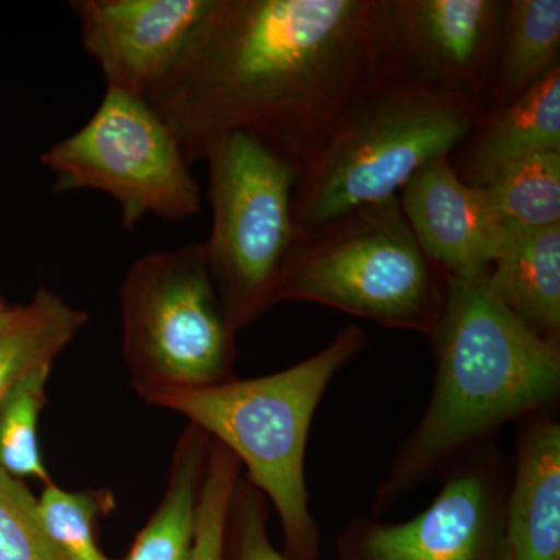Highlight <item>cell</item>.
<instances>
[{"label":"cell","instance_id":"obj_1","mask_svg":"<svg viewBox=\"0 0 560 560\" xmlns=\"http://www.w3.org/2000/svg\"><path fill=\"white\" fill-rule=\"evenodd\" d=\"M399 58L394 0H213L143 98L190 165L243 132L302 173L350 103Z\"/></svg>","mask_w":560,"mask_h":560},{"label":"cell","instance_id":"obj_2","mask_svg":"<svg viewBox=\"0 0 560 560\" xmlns=\"http://www.w3.org/2000/svg\"><path fill=\"white\" fill-rule=\"evenodd\" d=\"M436 374L425 411L375 489L381 517L500 431L558 410L560 346L550 345L499 301L486 275L448 278L447 298L429 338Z\"/></svg>","mask_w":560,"mask_h":560},{"label":"cell","instance_id":"obj_3","mask_svg":"<svg viewBox=\"0 0 560 560\" xmlns=\"http://www.w3.org/2000/svg\"><path fill=\"white\" fill-rule=\"evenodd\" d=\"M466 92L394 62L355 98L302 171L296 237L350 210L397 197L430 162L452 156L485 116Z\"/></svg>","mask_w":560,"mask_h":560},{"label":"cell","instance_id":"obj_4","mask_svg":"<svg viewBox=\"0 0 560 560\" xmlns=\"http://www.w3.org/2000/svg\"><path fill=\"white\" fill-rule=\"evenodd\" d=\"M366 348L364 330L348 324L315 355L276 374L167 390L147 401L189 419L241 460L278 512L287 558L319 560L320 529L305 480L308 434L331 382Z\"/></svg>","mask_w":560,"mask_h":560},{"label":"cell","instance_id":"obj_5","mask_svg":"<svg viewBox=\"0 0 560 560\" xmlns=\"http://www.w3.org/2000/svg\"><path fill=\"white\" fill-rule=\"evenodd\" d=\"M447 283L448 276L420 249L397 195L296 237L275 298L276 304L312 302L430 338Z\"/></svg>","mask_w":560,"mask_h":560},{"label":"cell","instance_id":"obj_6","mask_svg":"<svg viewBox=\"0 0 560 560\" xmlns=\"http://www.w3.org/2000/svg\"><path fill=\"white\" fill-rule=\"evenodd\" d=\"M121 349L143 400L235 378L232 329L205 243L139 257L120 287Z\"/></svg>","mask_w":560,"mask_h":560},{"label":"cell","instance_id":"obj_7","mask_svg":"<svg viewBox=\"0 0 560 560\" xmlns=\"http://www.w3.org/2000/svg\"><path fill=\"white\" fill-rule=\"evenodd\" d=\"M205 162L212 208L205 248L228 319L238 334L276 305L279 271L296 242L293 197L301 172L243 132L217 140Z\"/></svg>","mask_w":560,"mask_h":560},{"label":"cell","instance_id":"obj_8","mask_svg":"<svg viewBox=\"0 0 560 560\" xmlns=\"http://www.w3.org/2000/svg\"><path fill=\"white\" fill-rule=\"evenodd\" d=\"M39 161L57 194L95 190L113 198L125 231L149 215L183 221L201 210V186L178 140L139 95L106 88L91 119Z\"/></svg>","mask_w":560,"mask_h":560},{"label":"cell","instance_id":"obj_9","mask_svg":"<svg viewBox=\"0 0 560 560\" xmlns=\"http://www.w3.org/2000/svg\"><path fill=\"white\" fill-rule=\"evenodd\" d=\"M512 459L489 442L453 460L429 506L400 523L359 515L337 539V560H511L506 501Z\"/></svg>","mask_w":560,"mask_h":560},{"label":"cell","instance_id":"obj_10","mask_svg":"<svg viewBox=\"0 0 560 560\" xmlns=\"http://www.w3.org/2000/svg\"><path fill=\"white\" fill-rule=\"evenodd\" d=\"M213 0H73L106 88L145 97L178 62Z\"/></svg>","mask_w":560,"mask_h":560},{"label":"cell","instance_id":"obj_11","mask_svg":"<svg viewBox=\"0 0 560 560\" xmlns=\"http://www.w3.org/2000/svg\"><path fill=\"white\" fill-rule=\"evenodd\" d=\"M503 10L500 0H394L401 57L488 109Z\"/></svg>","mask_w":560,"mask_h":560},{"label":"cell","instance_id":"obj_12","mask_svg":"<svg viewBox=\"0 0 560 560\" xmlns=\"http://www.w3.org/2000/svg\"><path fill=\"white\" fill-rule=\"evenodd\" d=\"M399 202L420 249L448 278L488 275L503 226L482 187L464 183L451 156L420 168L399 191Z\"/></svg>","mask_w":560,"mask_h":560},{"label":"cell","instance_id":"obj_13","mask_svg":"<svg viewBox=\"0 0 560 560\" xmlns=\"http://www.w3.org/2000/svg\"><path fill=\"white\" fill-rule=\"evenodd\" d=\"M515 436L506 537L511 560H560L558 410L522 419Z\"/></svg>","mask_w":560,"mask_h":560},{"label":"cell","instance_id":"obj_14","mask_svg":"<svg viewBox=\"0 0 560 560\" xmlns=\"http://www.w3.org/2000/svg\"><path fill=\"white\" fill-rule=\"evenodd\" d=\"M452 162L464 183L486 187L536 154L560 151V65L517 101L486 110Z\"/></svg>","mask_w":560,"mask_h":560},{"label":"cell","instance_id":"obj_15","mask_svg":"<svg viewBox=\"0 0 560 560\" xmlns=\"http://www.w3.org/2000/svg\"><path fill=\"white\" fill-rule=\"evenodd\" d=\"M486 278L523 326L560 346V224L539 230L503 226Z\"/></svg>","mask_w":560,"mask_h":560},{"label":"cell","instance_id":"obj_16","mask_svg":"<svg viewBox=\"0 0 560 560\" xmlns=\"http://www.w3.org/2000/svg\"><path fill=\"white\" fill-rule=\"evenodd\" d=\"M559 0L504 2L488 109L517 101L559 62Z\"/></svg>","mask_w":560,"mask_h":560},{"label":"cell","instance_id":"obj_17","mask_svg":"<svg viewBox=\"0 0 560 560\" xmlns=\"http://www.w3.org/2000/svg\"><path fill=\"white\" fill-rule=\"evenodd\" d=\"M209 444L195 425L180 434L164 497L125 560H190Z\"/></svg>","mask_w":560,"mask_h":560},{"label":"cell","instance_id":"obj_18","mask_svg":"<svg viewBox=\"0 0 560 560\" xmlns=\"http://www.w3.org/2000/svg\"><path fill=\"white\" fill-rule=\"evenodd\" d=\"M88 315L60 294L39 289L0 329V405L33 371L55 360L86 326Z\"/></svg>","mask_w":560,"mask_h":560},{"label":"cell","instance_id":"obj_19","mask_svg":"<svg viewBox=\"0 0 560 560\" xmlns=\"http://www.w3.org/2000/svg\"><path fill=\"white\" fill-rule=\"evenodd\" d=\"M482 191L501 226L539 230L560 224V151L518 162Z\"/></svg>","mask_w":560,"mask_h":560},{"label":"cell","instance_id":"obj_20","mask_svg":"<svg viewBox=\"0 0 560 560\" xmlns=\"http://www.w3.org/2000/svg\"><path fill=\"white\" fill-rule=\"evenodd\" d=\"M51 368H39L22 378L0 405V469L44 485L51 481L40 455L38 423Z\"/></svg>","mask_w":560,"mask_h":560},{"label":"cell","instance_id":"obj_21","mask_svg":"<svg viewBox=\"0 0 560 560\" xmlns=\"http://www.w3.org/2000/svg\"><path fill=\"white\" fill-rule=\"evenodd\" d=\"M38 506L47 536L66 559L110 560L95 540V522L116 508L109 490L70 492L49 482Z\"/></svg>","mask_w":560,"mask_h":560},{"label":"cell","instance_id":"obj_22","mask_svg":"<svg viewBox=\"0 0 560 560\" xmlns=\"http://www.w3.org/2000/svg\"><path fill=\"white\" fill-rule=\"evenodd\" d=\"M242 474L241 460L219 442L210 440L190 560H223L228 508Z\"/></svg>","mask_w":560,"mask_h":560},{"label":"cell","instance_id":"obj_23","mask_svg":"<svg viewBox=\"0 0 560 560\" xmlns=\"http://www.w3.org/2000/svg\"><path fill=\"white\" fill-rule=\"evenodd\" d=\"M0 560H68L40 522L38 500L20 478L0 469Z\"/></svg>","mask_w":560,"mask_h":560},{"label":"cell","instance_id":"obj_24","mask_svg":"<svg viewBox=\"0 0 560 560\" xmlns=\"http://www.w3.org/2000/svg\"><path fill=\"white\" fill-rule=\"evenodd\" d=\"M271 504L246 478H238L224 523L223 560H290L268 534Z\"/></svg>","mask_w":560,"mask_h":560},{"label":"cell","instance_id":"obj_25","mask_svg":"<svg viewBox=\"0 0 560 560\" xmlns=\"http://www.w3.org/2000/svg\"><path fill=\"white\" fill-rule=\"evenodd\" d=\"M18 305H10L9 302L0 298V329L7 326L16 313Z\"/></svg>","mask_w":560,"mask_h":560}]
</instances>
